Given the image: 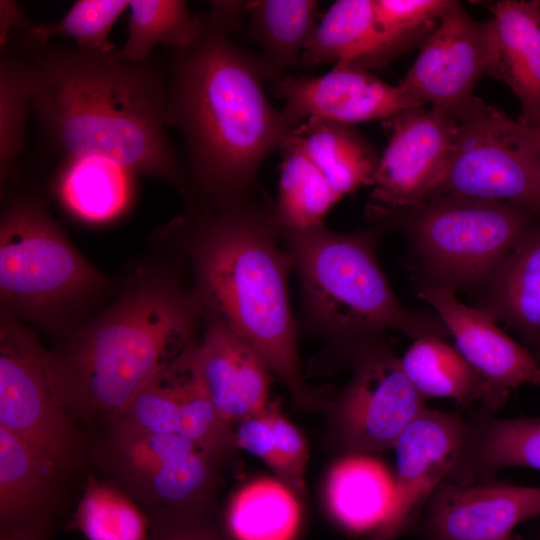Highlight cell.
Segmentation results:
<instances>
[{
  "label": "cell",
  "mask_w": 540,
  "mask_h": 540,
  "mask_svg": "<svg viewBox=\"0 0 540 540\" xmlns=\"http://www.w3.org/2000/svg\"><path fill=\"white\" fill-rule=\"evenodd\" d=\"M32 72V109L46 147L63 166L88 160L167 181L189 199L186 168L167 135L168 68L24 39Z\"/></svg>",
  "instance_id": "1"
},
{
  "label": "cell",
  "mask_w": 540,
  "mask_h": 540,
  "mask_svg": "<svg viewBox=\"0 0 540 540\" xmlns=\"http://www.w3.org/2000/svg\"><path fill=\"white\" fill-rule=\"evenodd\" d=\"M157 238L170 244L191 274V294L202 321L223 323L245 339L302 407L318 393L304 379L290 306L292 259L272 207L247 199L220 207H191Z\"/></svg>",
  "instance_id": "2"
},
{
  "label": "cell",
  "mask_w": 540,
  "mask_h": 540,
  "mask_svg": "<svg viewBox=\"0 0 540 540\" xmlns=\"http://www.w3.org/2000/svg\"><path fill=\"white\" fill-rule=\"evenodd\" d=\"M201 37L173 51L167 122L185 142L190 187L201 207L247 199L266 157L295 128L268 101L256 58L205 13Z\"/></svg>",
  "instance_id": "3"
},
{
  "label": "cell",
  "mask_w": 540,
  "mask_h": 540,
  "mask_svg": "<svg viewBox=\"0 0 540 540\" xmlns=\"http://www.w3.org/2000/svg\"><path fill=\"white\" fill-rule=\"evenodd\" d=\"M116 298L49 351L58 397L104 427L194 341L203 323L190 286L164 263L136 268Z\"/></svg>",
  "instance_id": "4"
},
{
  "label": "cell",
  "mask_w": 540,
  "mask_h": 540,
  "mask_svg": "<svg viewBox=\"0 0 540 540\" xmlns=\"http://www.w3.org/2000/svg\"><path fill=\"white\" fill-rule=\"evenodd\" d=\"M384 229H277L299 277L305 326L348 352L386 330L415 340L449 334L437 314L410 310L396 298L377 259Z\"/></svg>",
  "instance_id": "5"
},
{
  "label": "cell",
  "mask_w": 540,
  "mask_h": 540,
  "mask_svg": "<svg viewBox=\"0 0 540 540\" xmlns=\"http://www.w3.org/2000/svg\"><path fill=\"white\" fill-rule=\"evenodd\" d=\"M112 286L69 241L42 198L28 192L7 198L0 217L1 311L61 340Z\"/></svg>",
  "instance_id": "6"
},
{
  "label": "cell",
  "mask_w": 540,
  "mask_h": 540,
  "mask_svg": "<svg viewBox=\"0 0 540 540\" xmlns=\"http://www.w3.org/2000/svg\"><path fill=\"white\" fill-rule=\"evenodd\" d=\"M540 218L510 202L442 195L397 212L429 284L455 291L482 290L511 250Z\"/></svg>",
  "instance_id": "7"
},
{
  "label": "cell",
  "mask_w": 540,
  "mask_h": 540,
  "mask_svg": "<svg viewBox=\"0 0 540 540\" xmlns=\"http://www.w3.org/2000/svg\"><path fill=\"white\" fill-rule=\"evenodd\" d=\"M455 144L432 196L510 202L540 218V151L533 127L472 96L456 112Z\"/></svg>",
  "instance_id": "8"
},
{
  "label": "cell",
  "mask_w": 540,
  "mask_h": 540,
  "mask_svg": "<svg viewBox=\"0 0 540 540\" xmlns=\"http://www.w3.org/2000/svg\"><path fill=\"white\" fill-rule=\"evenodd\" d=\"M90 458L147 517L168 510L211 508L221 460L176 433L106 426Z\"/></svg>",
  "instance_id": "9"
},
{
  "label": "cell",
  "mask_w": 540,
  "mask_h": 540,
  "mask_svg": "<svg viewBox=\"0 0 540 540\" xmlns=\"http://www.w3.org/2000/svg\"><path fill=\"white\" fill-rule=\"evenodd\" d=\"M0 427L72 473L90 458L79 423L55 389L49 351L24 323L1 311Z\"/></svg>",
  "instance_id": "10"
},
{
  "label": "cell",
  "mask_w": 540,
  "mask_h": 540,
  "mask_svg": "<svg viewBox=\"0 0 540 540\" xmlns=\"http://www.w3.org/2000/svg\"><path fill=\"white\" fill-rule=\"evenodd\" d=\"M354 372L333 415L337 439L351 454L393 447L409 423L426 407L401 361L373 339L351 352Z\"/></svg>",
  "instance_id": "11"
},
{
  "label": "cell",
  "mask_w": 540,
  "mask_h": 540,
  "mask_svg": "<svg viewBox=\"0 0 540 540\" xmlns=\"http://www.w3.org/2000/svg\"><path fill=\"white\" fill-rule=\"evenodd\" d=\"M387 123L388 143L367 207V215L379 223L430 199L452 156L457 126L455 113L424 105Z\"/></svg>",
  "instance_id": "12"
},
{
  "label": "cell",
  "mask_w": 540,
  "mask_h": 540,
  "mask_svg": "<svg viewBox=\"0 0 540 540\" xmlns=\"http://www.w3.org/2000/svg\"><path fill=\"white\" fill-rule=\"evenodd\" d=\"M497 62L492 19L474 20L452 1L399 84L419 102L455 113L480 77L493 76Z\"/></svg>",
  "instance_id": "13"
},
{
  "label": "cell",
  "mask_w": 540,
  "mask_h": 540,
  "mask_svg": "<svg viewBox=\"0 0 540 540\" xmlns=\"http://www.w3.org/2000/svg\"><path fill=\"white\" fill-rule=\"evenodd\" d=\"M464 421L425 407L403 430L393 448L396 469L388 515L371 540H394L412 523L456 467Z\"/></svg>",
  "instance_id": "14"
},
{
  "label": "cell",
  "mask_w": 540,
  "mask_h": 540,
  "mask_svg": "<svg viewBox=\"0 0 540 540\" xmlns=\"http://www.w3.org/2000/svg\"><path fill=\"white\" fill-rule=\"evenodd\" d=\"M276 94L284 100L282 113L296 127L308 118H320L347 125L385 119L425 104L400 85H391L349 62L334 64L319 76H283Z\"/></svg>",
  "instance_id": "15"
},
{
  "label": "cell",
  "mask_w": 540,
  "mask_h": 540,
  "mask_svg": "<svg viewBox=\"0 0 540 540\" xmlns=\"http://www.w3.org/2000/svg\"><path fill=\"white\" fill-rule=\"evenodd\" d=\"M538 515V487L446 479L428 502L425 529L430 540H502Z\"/></svg>",
  "instance_id": "16"
},
{
  "label": "cell",
  "mask_w": 540,
  "mask_h": 540,
  "mask_svg": "<svg viewBox=\"0 0 540 540\" xmlns=\"http://www.w3.org/2000/svg\"><path fill=\"white\" fill-rule=\"evenodd\" d=\"M191 347L193 369L210 400L230 423L265 410L270 369L260 354L223 323L203 321Z\"/></svg>",
  "instance_id": "17"
},
{
  "label": "cell",
  "mask_w": 540,
  "mask_h": 540,
  "mask_svg": "<svg viewBox=\"0 0 540 540\" xmlns=\"http://www.w3.org/2000/svg\"><path fill=\"white\" fill-rule=\"evenodd\" d=\"M418 296L434 308L456 349L494 388L507 393L523 384L540 386L536 358L503 333L485 311L461 303L454 292L439 287L423 286Z\"/></svg>",
  "instance_id": "18"
},
{
  "label": "cell",
  "mask_w": 540,
  "mask_h": 540,
  "mask_svg": "<svg viewBox=\"0 0 540 540\" xmlns=\"http://www.w3.org/2000/svg\"><path fill=\"white\" fill-rule=\"evenodd\" d=\"M70 474L0 427V530L53 520Z\"/></svg>",
  "instance_id": "19"
},
{
  "label": "cell",
  "mask_w": 540,
  "mask_h": 540,
  "mask_svg": "<svg viewBox=\"0 0 540 540\" xmlns=\"http://www.w3.org/2000/svg\"><path fill=\"white\" fill-rule=\"evenodd\" d=\"M498 45L493 74L504 81L521 106L519 121L540 127V7L536 0H503L492 8Z\"/></svg>",
  "instance_id": "20"
},
{
  "label": "cell",
  "mask_w": 540,
  "mask_h": 540,
  "mask_svg": "<svg viewBox=\"0 0 540 540\" xmlns=\"http://www.w3.org/2000/svg\"><path fill=\"white\" fill-rule=\"evenodd\" d=\"M482 292L478 308L517 330L540 364V224L511 250Z\"/></svg>",
  "instance_id": "21"
},
{
  "label": "cell",
  "mask_w": 540,
  "mask_h": 540,
  "mask_svg": "<svg viewBox=\"0 0 540 540\" xmlns=\"http://www.w3.org/2000/svg\"><path fill=\"white\" fill-rule=\"evenodd\" d=\"M394 55L377 25L373 0H339L318 22L300 62L308 67L349 62L369 69Z\"/></svg>",
  "instance_id": "22"
},
{
  "label": "cell",
  "mask_w": 540,
  "mask_h": 540,
  "mask_svg": "<svg viewBox=\"0 0 540 540\" xmlns=\"http://www.w3.org/2000/svg\"><path fill=\"white\" fill-rule=\"evenodd\" d=\"M506 467L540 470V418L482 415L464 421L460 458L450 476H456L458 483H469L471 477Z\"/></svg>",
  "instance_id": "23"
},
{
  "label": "cell",
  "mask_w": 540,
  "mask_h": 540,
  "mask_svg": "<svg viewBox=\"0 0 540 540\" xmlns=\"http://www.w3.org/2000/svg\"><path fill=\"white\" fill-rule=\"evenodd\" d=\"M400 361L406 376L424 398H449L462 405L481 402L494 410L507 396L440 337L416 339Z\"/></svg>",
  "instance_id": "24"
},
{
  "label": "cell",
  "mask_w": 540,
  "mask_h": 540,
  "mask_svg": "<svg viewBox=\"0 0 540 540\" xmlns=\"http://www.w3.org/2000/svg\"><path fill=\"white\" fill-rule=\"evenodd\" d=\"M392 490L393 477L381 462L365 454H350L328 473L326 503L344 529L374 534L388 515Z\"/></svg>",
  "instance_id": "25"
},
{
  "label": "cell",
  "mask_w": 540,
  "mask_h": 540,
  "mask_svg": "<svg viewBox=\"0 0 540 540\" xmlns=\"http://www.w3.org/2000/svg\"><path fill=\"white\" fill-rule=\"evenodd\" d=\"M294 133L341 198L364 185H373L380 156L350 125L308 118L294 128Z\"/></svg>",
  "instance_id": "26"
},
{
  "label": "cell",
  "mask_w": 540,
  "mask_h": 540,
  "mask_svg": "<svg viewBox=\"0 0 540 540\" xmlns=\"http://www.w3.org/2000/svg\"><path fill=\"white\" fill-rule=\"evenodd\" d=\"M318 8L314 0L246 2L250 34L262 50L257 62L264 78L280 77L300 61L318 24Z\"/></svg>",
  "instance_id": "27"
},
{
  "label": "cell",
  "mask_w": 540,
  "mask_h": 540,
  "mask_svg": "<svg viewBox=\"0 0 540 540\" xmlns=\"http://www.w3.org/2000/svg\"><path fill=\"white\" fill-rule=\"evenodd\" d=\"M280 150V179L272 207L277 229L303 231L324 225L327 214L341 197L309 158L294 129Z\"/></svg>",
  "instance_id": "28"
},
{
  "label": "cell",
  "mask_w": 540,
  "mask_h": 540,
  "mask_svg": "<svg viewBox=\"0 0 540 540\" xmlns=\"http://www.w3.org/2000/svg\"><path fill=\"white\" fill-rule=\"evenodd\" d=\"M301 521L299 503L281 480H253L232 497L225 515L231 540H294Z\"/></svg>",
  "instance_id": "29"
},
{
  "label": "cell",
  "mask_w": 540,
  "mask_h": 540,
  "mask_svg": "<svg viewBox=\"0 0 540 540\" xmlns=\"http://www.w3.org/2000/svg\"><path fill=\"white\" fill-rule=\"evenodd\" d=\"M128 8V36L117 53L133 62L152 57L158 45L172 52L190 47L206 25L205 14H192L183 0H130Z\"/></svg>",
  "instance_id": "30"
},
{
  "label": "cell",
  "mask_w": 540,
  "mask_h": 540,
  "mask_svg": "<svg viewBox=\"0 0 540 540\" xmlns=\"http://www.w3.org/2000/svg\"><path fill=\"white\" fill-rule=\"evenodd\" d=\"M193 343L167 367L178 409L177 433L222 460L237 447L235 432L232 423L218 412L193 369Z\"/></svg>",
  "instance_id": "31"
},
{
  "label": "cell",
  "mask_w": 540,
  "mask_h": 540,
  "mask_svg": "<svg viewBox=\"0 0 540 540\" xmlns=\"http://www.w3.org/2000/svg\"><path fill=\"white\" fill-rule=\"evenodd\" d=\"M86 540H149V519L122 490L94 474L85 478L71 521Z\"/></svg>",
  "instance_id": "32"
},
{
  "label": "cell",
  "mask_w": 540,
  "mask_h": 540,
  "mask_svg": "<svg viewBox=\"0 0 540 540\" xmlns=\"http://www.w3.org/2000/svg\"><path fill=\"white\" fill-rule=\"evenodd\" d=\"M128 173L104 161L88 160L62 167L59 188L69 209L91 222L118 215L129 198Z\"/></svg>",
  "instance_id": "33"
},
{
  "label": "cell",
  "mask_w": 540,
  "mask_h": 540,
  "mask_svg": "<svg viewBox=\"0 0 540 540\" xmlns=\"http://www.w3.org/2000/svg\"><path fill=\"white\" fill-rule=\"evenodd\" d=\"M32 72L26 54L9 49L0 60V179L1 188L15 175L25 146L32 109Z\"/></svg>",
  "instance_id": "34"
},
{
  "label": "cell",
  "mask_w": 540,
  "mask_h": 540,
  "mask_svg": "<svg viewBox=\"0 0 540 540\" xmlns=\"http://www.w3.org/2000/svg\"><path fill=\"white\" fill-rule=\"evenodd\" d=\"M129 6L127 0H79L59 20L32 24L23 38L34 44H46L55 36L70 39L76 47L111 53L116 51L110 32Z\"/></svg>",
  "instance_id": "35"
},
{
  "label": "cell",
  "mask_w": 540,
  "mask_h": 540,
  "mask_svg": "<svg viewBox=\"0 0 540 540\" xmlns=\"http://www.w3.org/2000/svg\"><path fill=\"white\" fill-rule=\"evenodd\" d=\"M377 25L395 54L430 34L450 0H373ZM428 36V35H427Z\"/></svg>",
  "instance_id": "36"
},
{
  "label": "cell",
  "mask_w": 540,
  "mask_h": 540,
  "mask_svg": "<svg viewBox=\"0 0 540 540\" xmlns=\"http://www.w3.org/2000/svg\"><path fill=\"white\" fill-rule=\"evenodd\" d=\"M167 367L154 375L106 426L178 434V409Z\"/></svg>",
  "instance_id": "37"
},
{
  "label": "cell",
  "mask_w": 540,
  "mask_h": 540,
  "mask_svg": "<svg viewBox=\"0 0 540 540\" xmlns=\"http://www.w3.org/2000/svg\"><path fill=\"white\" fill-rule=\"evenodd\" d=\"M149 519V540H231L209 509L168 510Z\"/></svg>",
  "instance_id": "38"
},
{
  "label": "cell",
  "mask_w": 540,
  "mask_h": 540,
  "mask_svg": "<svg viewBox=\"0 0 540 540\" xmlns=\"http://www.w3.org/2000/svg\"><path fill=\"white\" fill-rule=\"evenodd\" d=\"M234 432L237 447L261 459L289 486L288 470L279 453L273 431L270 406L239 421Z\"/></svg>",
  "instance_id": "39"
},
{
  "label": "cell",
  "mask_w": 540,
  "mask_h": 540,
  "mask_svg": "<svg viewBox=\"0 0 540 540\" xmlns=\"http://www.w3.org/2000/svg\"><path fill=\"white\" fill-rule=\"evenodd\" d=\"M273 431L279 453L289 474V486L301 491L308 460V447L300 431L275 406H270Z\"/></svg>",
  "instance_id": "40"
},
{
  "label": "cell",
  "mask_w": 540,
  "mask_h": 540,
  "mask_svg": "<svg viewBox=\"0 0 540 540\" xmlns=\"http://www.w3.org/2000/svg\"><path fill=\"white\" fill-rule=\"evenodd\" d=\"M31 23L24 10L14 0L0 1V52L30 28Z\"/></svg>",
  "instance_id": "41"
},
{
  "label": "cell",
  "mask_w": 540,
  "mask_h": 540,
  "mask_svg": "<svg viewBox=\"0 0 540 540\" xmlns=\"http://www.w3.org/2000/svg\"><path fill=\"white\" fill-rule=\"evenodd\" d=\"M52 520L0 530V540H52Z\"/></svg>",
  "instance_id": "42"
},
{
  "label": "cell",
  "mask_w": 540,
  "mask_h": 540,
  "mask_svg": "<svg viewBox=\"0 0 540 540\" xmlns=\"http://www.w3.org/2000/svg\"><path fill=\"white\" fill-rule=\"evenodd\" d=\"M533 128H535V127H533ZM535 131H536L537 140H538V145H539V150H540V127H536V128H535Z\"/></svg>",
  "instance_id": "43"
},
{
  "label": "cell",
  "mask_w": 540,
  "mask_h": 540,
  "mask_svg": "<svg viewBox=\"0 0 540 540\" xmlns=\"http://www.w3.org/2000/svg\"><path fill=\"white\" fill-rule=\"evenodd\" d=\"M502 540H513V539L511 538V536H509V537L504 538V539H502Z\"/></svg>",
  "instance_id": "44"
},
{
  "label": "cell",
  "mask_w": 540,
  "mask_h": 540,
  "mask_svg": "<svg viewBox=\"0 0 540 540\" xmlns=\"http://www.w3.org/2000/svg\"><path fill=\"white\" fill-rule=\"evenodd\" d=\"M538 2H539V7H540V1H538Z\"/></svg>",
  "instance_id": "45"
}]
</instances>
